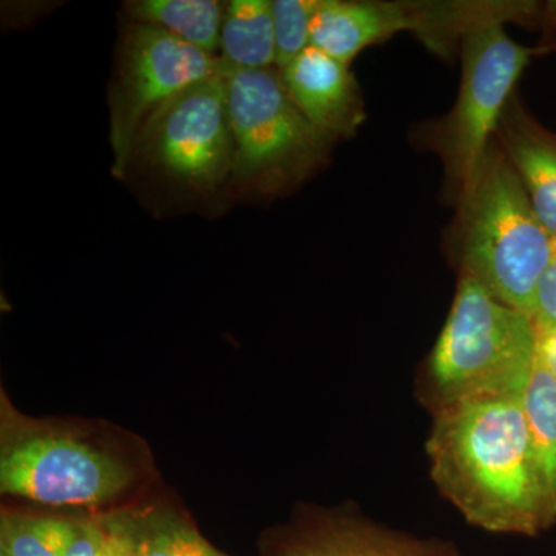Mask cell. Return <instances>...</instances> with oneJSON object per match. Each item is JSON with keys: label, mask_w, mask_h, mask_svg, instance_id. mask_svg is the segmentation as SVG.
<instances>
[{"label": "cell", "mask_w": 556, "mask_h": 556, "mask_svg": "<svg viewBox=\"0 0 556 556\" xmlns=\"http://www.w3.org/2000/svg\"><path fill=\"white\" fill-rule=\"evenodd\" d=\"M426 453L431 481L468 525L497 535L547 530L522 394L431 416Z\"/></svg>", "instance_id": "6da1fadb"}, {"label": "cell", "mask_w": 556, "mask_h": 556, "mask_svg": "<svg viewBox=\"0 0 556 556\" xmlns=\"http://www.w3.org/2000/svg\"><path fill=\"white\" fill-rule=\"evenodd\" d=\"M538 346L532 317L460 274L447 320L417 371V402L434 416L481 399L521 396L535 369Z\"/></svg>", "instance_id": "7a4b0ae2"}, {"label": "cell", "mask_w": 556, "mask_h": 556, "mask_svg": "<svg viewBox=\"0 0 556 556\" xmlns=\"http://www.w3.org/2000/svg\"><path fill=\"white\" fill-rule=\"evenodd\" d=\"M460 200V274L533 318L555 237L538 218L496 138Z\"/></svg>", "instance_id": "3957f363"}, {"label": "cell", "mask_w": 556, "mask_h": 556, "mask_svg": "<svg viewBox=\"0 0 556 556\" xmlns=\"http://www.w3.org/2000/svg\"><path fill=\"white\" fill-rule=\"evenodd\" d=\"M129 463L70 428L21 415L2 394L0 490L46 506H97L134 481Z\"/></svg>", "instance_id": "277c9868"}, {"label": "cell", "mask_w": 556, "mask_h": 556, "mask_svg": "<svg viewBox=\"0 0 556 556\" xmlns=\"http://www.w3.org/2000/svg\"><path fill=\"white\" fill-rule=\"evenodd\" d=\"M229 119L236 144L232 178L276 193L308 177L331 142L300 112L277 68L228 65Z\"/></svg>", "instance_id": "5b68a950"}, {"label": "cell", "mask_w": 556, "mask_h": 556, "mask_svg": "<svg viewBox=\"0 0 556 556\" xmlns=\"http://www.w3.org/2000/svg\"><path fill=\"white\" fill-rule=\"evenodd\" d=\"M460 84L452 113L441 130V152L450 181L459 192L495 141L504 110L535 50L507 35L504 22H485L459 43Z\"/></svg>", "instance_id": "8992f818"}, {"label": "cell", "mask_w": 556, "mask_h": 556, "mask_svg": "<svg viewBox=\"0 0 556 556\" xmlns=\"http://www.w3.org/2000/svg\"><path fill=\"white\" fill-rule=\"evenodd\" d=\"M223 68L222 58L161 28L130 22L109 94L113 177H126L139 131L161 108Z\"/></svg>", "instance_id": "52a82bcc"}, {"label": "cell", "mask_w": 556, "mask_h": 556, "mask_svg": "<svg viewBox=\"0 0 556 556\" xmlns=\"http://www.w3.org/2000/svg\"><path fill=\"white\" fill-rule=\"evenodd\" d=\"M178 185L215 193L233 175L228 65L167 102L144 124L134 155Z\"/></svg>", "instance_id": "ba28073f"}, {"label": "cell", "mask_w": 556, "mask_h": 556, "mask_svg": "<svg viewBox=\"0 0 556 556\" xmlns=\"http://www.w3.org/2000/svg\"><path fill=\"white\" fill-rule=\"evenodd\" d=\"M260 556H464L453 541L382 525L357 507H300L260 541Z\"/></svg>", "instance_id": "9c48e42d"}, {"label": "cell", "mask_w": 556, "mask_h": 556, "mask_svg": "<svg viewBox=\"0 0 556 556\" xmlns=\"http://www.w3.org/2000/svg\"><path fill=\"white\" fill-rule=\"evenodd\" d=\"M278 72L300 112L329 142L353 137L367 118L350 65L325 51L309 46Z\"/></svg>", "instance_id": "30bf717a"}, {"label": "cell", "mask_w": 556, "mask_h": 556, "mask_svg": "<svg viewBox=\"0 0 556 556\" xmlns=\"http://www.w3.org/2000/svg\"><path fill=\"white\" fill-rule=\"evenodd\" d=\"M415 30V2L321 0L311 22V46L351 65L368 47Z\"/></svg>", "instance_id": "8fae6325"}, {"label": "cell", "mask_w": 556, "mask_h": 556, "mask_svg": "<svg viewBox=\"0 0 556 556\" xmlns=\"http://www.w3.org/2000/svg\"><path fill=\"white\" fill-rule=\"evenodd\" d=\"M495 138L521 179L538 218L556 239V135L533 119L514 94Z\"/></svg>", "instance_id": "7c38bea8"}, {"label": "cell", "mask_w": 556, "mask_h": 556, "mask_svg": "<svg viewBox=\"0 0 556 556\" xmlns=\"http://www.w3.org/2000/svg\"><path fill=\"white\" fill-rule=\"evenodd\" d=\"M100 521L119 556H232L208 543L192 519L169 506L127 508Z\"/></svg>", "instance_id": "4fadbf2b"}, {"label": "cell", "mask_w": 556, "mask_h": 556, "mask_svg": "<svg viewBox=\"0 0 556 556\" xmlns=\"http://www.w3.org/2000/svg\"><path fill=\"white\" fill-rule=\"evenodd\" d=\"M547 529L556 522V382L538 356L522 393Z\"/></svg>", "instance_id": "5bb4252c"}, {"label": "cell", "mask_w": 556, "mask_h": 556, "mask_svg": "<svg viewBox=\"0 0 556 556\" xmlns=\"http://www.w3.org/2000/svg\"><path fill=\"white\" fill-rule=\"evenodd\" d=\"M222 60L230 68L265 70L276 65L273 2L232 0L226 5L219 39Z\"/></svg>", "instance_id": "9a60e30c"}, {"label": "cell", "mask_w": 556, "mask_h": 556, "mask_svg": "<svg viewBox=\"0 0 556 556\" xmlns=\"http://www.w3.org/2000/svg\"><path fill=\"white\" fill-rule=\"evenodd\" d=\"M124 11L135 24L161 28L206 53L219 49L226 7L215 0H134Z\"/></svg>", "instance_id": "2e32d148"}, {"label": "cell", "mask_w": 556, "mask_h": 556, "mask_svg": "<svg viewBox=\"0 0 556 556\" xmlns=\"http://www.w3.org/2000/svg\"><path fill=\"white\" fill-rule=\"evenodd\" d=\"M73 519L3 511L0 518V556H64Z\"/></svg>", "instance_id": "e0dca14e"}, {"label": "cell", "mask_w": 556, "mask_h": 556, "mask_svg": "<svg viewBox=\"0 0 556 556\" xmlns=\"http://www.w3.org/2000/svg\"><path fill=\"white\" fill-rule=\"evenodd\" d=\"M320 3L321 0H274L277 70L287 67L311 46V22Z\"/></svg>", "instance_id": "ac0fdd59"}, {"label": "cell", "mask_w": 556, "mask_h": 556, "mask_svg": "<svg viewBox=\"0 0 556 556\" xmlns=\"http://www.w3.org/2000/svg\"><path fill=\"white\" fill-rule=\"evenodd\" d=\"M64 556H119L98 519H73V533Z\"/></svg>", "instance_id": "d6986e66"}, {"label": "cell", "mask_w": 556, "mask_h": 556, "mask_svg": "<svg viewBox=\"0 0 556 556\" xmlns=\"http://www.w3.org/2000/svg\"><path fill=\"white\" fill-rule=\"evenodd\" d=\"M533 321L540 332L556 328V239L551 262L538 287Z\"/></svg>", "instance_id": "ffe728a7"}, {"label": "cell", "mask_w": 556, "mask_h": 556, "mask_svg": "<svg viewBox=\"0 0 556 556\" xmlns=\"http://www.w3.org/2000/svg\"><path fill=\"white\" fill-rule=\"evenodd\" d=\"M541 27H543V51H555L556 53V0L548 2L541 14Z\"/></svg>", "instance_id": "44dd1931"}, {"label": "cell", "mask_w": 556, "mask_h": 556, "mask_svg": "<svg viewBox=\"0 0 556 556\" xmlns=\"http://www.w3.org/2000/svg\"><path fill=\"white\" fill-rule=\"evenodd\" d=\"M540 332V331H538ZM538 356L546 365L556 382V328L551 331L540 332V346H538Z\"/></svg>", "instance_id": "7402d4cb"}]
</instances>
